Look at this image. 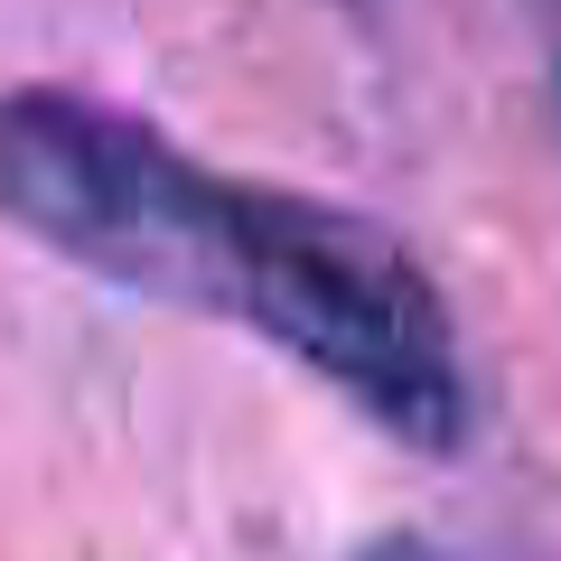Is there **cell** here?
I'll return each mask as SVG.
<instances>
[{
  "label": "cell",
  "instance_id": "6da1fadb",
  "mask_svg": "<svg viewBox=\"0 0 561 561\" xmlns=\"http://www.w3.org/2000/svg\"><path fill=\"white\" fill-rule=\"evenodd\" d=\"M0 216L57 243L66 262L122 280L140 300L243 319L272 234V197L216 187L160 131L76 94L0 103Z\"/></svg>",
  "mask_w": 561,
  "mask_h": 561
}]
</instances>
